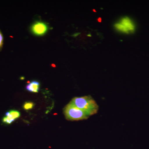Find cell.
<instances>
[{"instance_id":"6da1fadb","label":"cell","mask_w":149,"mask_h":149,"mask_svg":"<svg viewBox=\"0 0 149 149\" xmlns=\"http://www.w3.org/2000/svg\"><path fill=\"white\" fill-rule=\"evenodd\" d=\"M71 102L89 116L96 114L98 111L99 106L91 95L75 97Z\"/></svg>"},{"instance_id":"7a4b0ae2","label":"cell","mask_w":149,"mask_h":149,"mask_svg":"<svg viewBox=\"0 0 149 149\" xmlns=\"http://www.w3.org/2000/svg\"><path fill=\"white\" fill-rule=\"evenodd\" d=\"M63 113L66 119L71 121L85 120L89 116L70 101L65 107Z\"/></svg>"},{"instance_id":"3957f363","label":"cell","mask_w":149,"mask_h":149,"mask_svg":"<svg viewBox=\"0 0 149 149\" xmlns=\"http://www.w3.org/2000/svg\"><path fill=\"white\" fill-rule=\"evenodd\" d=\"M115 27L119 31L128 34L134 32L135 30V25L133 22L127 17L121 19L120 22L115 24Z\"/></svg>"},{"instance_id":"277c9868","label":"cell","mask_w":149,"mask_h":149,"mask_svg":"<svg viewBox=\"0 0 149 149\" xmlns=\"http://www.w3.org/2000/svg\"><path fill=\"white\" fill-rule=\"evenodd\" d=\"M30 29L34 35L43 36L47 32L49 27L47 24L44 22L37 21L32 24Z\"/></svg>"},{"instance_id":"5b68a950","label":"cell","mask_w":149,"mask_h":149,"mask_svg":"<svg viewBox=\"0 0 149 149\" xmlns=\"http://www.w3.org/2000/svg\"><path fill=\"white\" fill-rule=\"evenodd\" d=\"M20 113L18 111L12 110L6 113L5 116L3 118L2 121L6 124H10L15 119L20 117Z\"/></svg>"},{"instance_id":"8992f818","label":"cell","mask_w":149,"mask_h":149,"mask_svg":"<svg viewBox=\"0 0 149 149\" xmlns=\"http://www.w3.org/2000/svg\"><path fill=\"white\" fill-rule=\"evenodd\" d=\"M40 83L37 81H32L26 87V90L30 92L37 93L40 90Z\"/></svg>"},{"instance_id":"52a82bcc","label":"cell","mask_w":149,"mask_h":149,"mask_svg":"<svg viewBox=\"0 0 149 149\" xmlns=\"http://www.w3.org/2000/svg\"><path fill=\"white\" fill-rule=\"evenodd\" d=\"M35 104L31 102H26L24 103L23 105V109L25 110H29L33 109Z\"/></svg>"},{"instance_id":"ba28073f","label":"cell","mask_w":149,"mask_h":149,"mask_svg":"<svg viewBox=\"0 0 149 149\" xmlns=\"http://www.w3.org/2000/svg\"><path fill=\"white\" fill-rule=\"evenodd\" d=\"M3 42V37L2 33L0 30V50L2 48Z\"/></svg>"},{"instance_id":"9c48e42d","label":"cell","mask_w":149,"mask_h":149,"mask_svg":"<svg viewBox=\"0 0 149 149\" xmlns=\"http://www.w3.org/2000/svg\"><path fill=\"white\" fill-rule=\"evenodd\" d=\"M98 21L99 22H101L102 21V19L101 18H99L98 19Z\"/></svg>"}]
</instances>
